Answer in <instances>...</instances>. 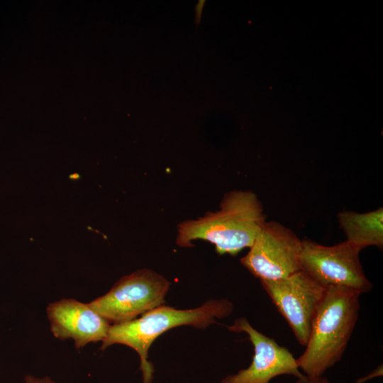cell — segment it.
Returning <instances> with one entry per match:
<instances>
[{"label":"cell","mask_w":383,"mask_h":383,"mask_svg":"<svg viewBox=\"0 0 383 383\" xmlns=\"http://www.w3.org/2000/svg\"><path fill=\"white\" fill-rule=\"evenodd\" d=\"M229 331L245 333L254 348L252 360L248 367L229 374L219 383H269L279 375H292L298 383H307L309 378L299 368L291 352L254 328L248 321L240 317L235 320Z\"/></svg>","instance_id":"obj_8"},{"label":"cell","mask_w":383,"mask_h":383,"mask_svg":"<svg viewBox=\"0 0 383 383\" xmlns=\"http://www.w3.org/2000/svg\"><path fill=\"white\" fill-rule=\"evenodd\" d=\"M240 263L262 280H277L300 270L302 240L280 223L265 221Z\"/></svg>","instance_id":"obj_6"},{"label":"cell","mask_w":383,"mask_h":383,"mask_svg":"<svg viewBox=\"0 0 383 383\" xmlns=\"http://www.w3.org/2000/svg\"><path fill=\"white\" fill-rule=\"evenodd\" d=\"M307 383H331L327 378L323 376L315 378L309 379Z\"/></svg>","instance_id":"obj_13"},{"label":"cell","mask_w":383,"mask_h":383,"mask_svg":"<svg viewBox=\"0 0 383 383\" xmlns=\"http://www.w3.org/2000/svg\"><path fill=\"white\" fill-rule=\"evenodd\" d=\"M265 218L262 203L254 192L230 191L223 197L218 211L180 223L176 243L181 248H191L193 240H204L214 245L218 254L235 256L250 248Z\"/></svg>","instance_id":"obj_1"},{"label":"cell","mask_w":383,"mask_h":383,"mask_svg":"<svg viewBox=\"0 0 383 383\" xmlns=\"http://www.w3.org/2000/svg\"><path fill=\"white\" fill-rule=\"evenodd\" d=\"M362 250L347 240L332 246L302 240L301 270L325 289L347 288L359 294L372 289L359 259Z\"/></svg>","instance_id":"obj_5"},{"label":"cell","mask_w":383,"mask_h":383,"mask_svg":"<svg viewBox=\"0 0 383 383\" xmlns=\"http://www.w3.org/2000/svg\"><path fill=\"white\" fill-rule=\"evenodd\" d=\"M199 3L196 6V23L198 24L200 21V15L202 10V7L204 4V1H199Z\"/></svg>","instance_id":"obj_14"},{"label":"cell","mask_w":383,"mask_h":383,"mask_svg":"<svg viewBox=\"0 0 383 383\" xmlns=\"http://www.w3.org/2000/svg\"><path fill=\"white\" fill-rule=\"evenodd\" d=\"M382 365H379L374 370L369 374L355 380V383H365L366 382L375 377L382 376Z\"/></svg>","instance_id":"obj_11"},{"label":"cell","mask_w":383,"mask_h":383,"mask_svg":"<svg viewBox=\"0 0 383 383\" xmlns=\"http://www.w3.org/2000/svg\"><path fill=\"white\" fill-rule=\"evenodd\" d=\"M170 286L164 276L142 269L123 277L109 292L88 304L111 325L119 324L162 305Z\"/></svg>","instance_id":"obj_4"},{"label":"cell","mask_w":383,"mask_h":383,"mask_svg":"<svg viewBox=\"0 0 383 383\" xmlns=\"http://www.w3.org/2000/svg\"><path fill=\"white\" fill-rule=\"evenodd\" d=\"M263 289L286 319L296 340L306 346L326 289L303 270L277 280H262Z\"/></svg>","instance_id":"obj_7"},{"label":"cell","mask_w":383,"mask_h":383,"mask_svg":"<svg viewBox=\"0 0 383 383\" xmlns=\"http://www.w3.org/2000/svg\"><path fill=\"white\" fill-rule=\"evenodd\" d=\"M340 227L346 240L361 250L375 245L383 247V209L367 213L343 211L338 214Z\"/></svg>","instance_id":"obj_10"},{"label":"cell","mask_w":383,"mask_h":383,"mask_svg":"<svg viewBox=\"0 0 383 383\" xmlns=\"http://www.w3.org/2000/svg\"><path fill=\"white\" fill-rule=\"evenodd\" d=\"M233 310V303L225 299L207 300L201 306L190 309H177L162 304L134 320L111 325L100 350L113 344L131 348L140 357L142 383H152L155 369L148 357L149 348L157 337L181 326L204 329L216 323V318L229 316Z\"/></svg>","instance_id":"obj_2"},{"label":"cell","mask_w":383,"mask_h":383,"mask_svg":"<svg viewBox=\"0 0 383 383\" xmlns=\"http://www.w3.org/2000/svg\"><path fill=\"white\" fill-rule=\"evenodd\" d=\"M23 383H55L50 377H37L31 374H27L24 377Z\"/></svg>","instance_id":"obj_12"},{"label":"cell","mask_w":383,"mask_h":383,"mask_svg":"<svg viewBox=\"0 0 383 383\" xmlns=\"http://www.w3.org/2000/svg\"><path fill=\"white\" fill-rule=\"evenodd\" d=\"M360 295L344 287L326 289L306 349L296 359L299 368L309 379L323 376L342 358L358 319Z\"/></svg>","instance_id":"obj_3"},{"label":"cell","mask_w":383,"mask_h":383,"mask_svg":"<svg viewBox=\"0 0 383 383\" xmlns=\"http://www.w3.org/2000/svg\"><path fill=\"white\" fill-rule=\"evenodd\" d=\"M46 310L53 335L60 340L72 339L77 349L102 341L111 326L88 304L73 299L50 303Z\"/></svg>","instance_id":"obj_9"}]
</instances>
